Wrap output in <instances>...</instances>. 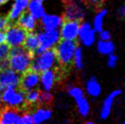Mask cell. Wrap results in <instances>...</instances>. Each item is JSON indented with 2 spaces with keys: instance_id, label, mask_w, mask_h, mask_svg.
Listing matches in <instances>:
<instances>
[{
  "instance_id": "obj_1",
  "label": "cell",
  "mask_w": 125,
  "mask_h": 124,
  "mask_svg": "<svg viewBox=\"0 0 125 124\" xmlns=\"http://www.w3.org/2000/svg\"><path fill=\"white\" fill-rule=\"evenodd\" d=\"M34 58V55L27 51L22 45L10 47L8 55L10 68L21 74L29 69L31 60Z\"/></svg>"
},
{
  "instance_id": "obj_2",
  "label": "cell",
  "mask_w": 125,
  "mask_h": 124,
  "mask_svg": "<svg viewBox=\"0 0 125 124\" xmlns=\"http://www.w3.org/2000/svg\"><path fill=\"white\" fill-rule=\"evenodd\" d=\"M77 41L66 40L61 38L54 47L58 65L61 68H68L73 66V56L77 47Z\"/></svg>"
},
{
  "instance_id": "obj_3",
  "label": "cell",
  "mask_w": 125,
  "mask_h": 124,
  "mask_svg": "<svg viewBox=\"0 0 125 124\" xmlns=\"http://www.w3.org/2000/svg\"><path fill=\"white\" fill-rule=\"evenodd\" d=\"M38 56V58L31 60L30 68L39 74L46 70L54 69L59 66L54 48L45 50L43 53L39 54Z\"/></svg>"
},
{
  "instance_id": "obj_4",
  "label": "cell",
  "mask_w": 125,
  "mask_h": 124,
  "mask_svg": "<svg viewBox=\"0 0 125 124\" xmlns=\"http://www.w3.org/2000/svg\"><path fill=\"white\" fill-rule=\"evenodd\" d=\"M38 48L36 50L35 56L38 55L39 54L43 53V51L52 48L57 44V43L61 39V35H60L59 29H54V30H50L39 32L38 34Z\"/></svg>"
},
{
  "instance_id": "obj_5",
  "label": "cell",
  "mask_w": 125,
  "mask_h": 124,
  "mask_svg": "<svg viewBox=\"0 0 125 124\" xmlns=\"http://www.w3.org/2000/svg\"><path fill=\"white\" fill-rule=\"evenodd\" d=\"M65 10L63 13L64 20L83 21L87 15V7L80 1L65 3Z\"/></svg>"
},
{
  "instance_id": "obj_6",
  "label": "cell",
  "mask_w": 125,
  "mask_h": 124,
  "mask_svg": "<svg viewBox=\"0 0 125 124\" xmlns=\"http://www.w3.org/2000/svg\"><path fill=\"white\" fill-rule=\"evenodd\" d=\"M77 41L83 47L90 48L97 41V32L93 28L91 22L83 20L80 22Z\"/></svg>"
},
{
  "instance_id": "obj_7",
  "label": "cell",
  "mask_w": 125,
  "mask_h": 124,
  "mask_svg": "<svg viewBox=\"0 0 125 124\" xmlns=\"http://www.w3.org/2000/svg\"><path fill=\"white\" fill-rule=\"evenodd\" d=\"M18 87H9L3 91L2 96V102L3 105L15 106L25 109V96ZM26 110V109H25Z\"/></svg>"
},
{
  "instance_id": "obj_8",
  "label": "cell",
  "mask_w": 125,
  "mask_h": 124,
  "mask_svg": "<svg viewBox=\"0 0 125 124\" xmlns=\"http://www.w3.org/2000/svg\"><path fill=\"white\" fill-rule=\"evenodd\" d=\"M122 94L123 90L121 88H116V89L111 91L104 98L99 111V117L100 120L105 121L110 117L112 111V107H113L117 99L119 96L122 95Z\"/></svg>"
},
{
  "instance_id": "obj_9",
  "label": "cell",
  "mask_w": 125,
  "mask_h": 124,
  "mask_svg": "<svg viewBox=\"0 0 125 124\" xmlns=\"http://www.w3.org/2000/svg\"><path fill=\"white\" fill-rule=\"evenodd\" d=\"M27 111L23 108L3 105L0 109V123H19L21 116Z\"/></svg>"
},
{
  "instance_id": "obj_10",
  "label": "cell",
  "mask_w": 125,
  "mask_h": 124,
  "mask_svg": "<svg viewBox=\"0 0 125 124\" xmlns=\"http://www.w3.org/2000/svg\"><path fill=\"white\" fill-rule=\"evenodd\" d=\"M5 33H6V41L5 42L8 43L10 47L22 45L27 35V31L24 30L21 27L17 25L15 22H14L9 27Z\"/></svg>"
},
{
  "instance_id": "obj_11",
  "label": "cell",
  "mask_w": 125,
  "mask_h": 124,
  "mask_svg": "<svg viewBox=\"0 0 125 124\" xmlns=\"http://www.w3.org/2000/svg\"><path fill=\"white\" fill-rule=\"evenodd\" d=\"M39 77V73L29 68L25 72L21 74L20 82H19V84L17 87L21 91H22L25 94V92L30 89H32L34 87H36L38 84Z\"/></svg>"
},
{
  "instance_id": "obj_12",
  "label": "cell",
  "mask_w": 125,
  "mask_h": 124,
  "mask_svg": "<svg viewBox=\"0 0 125 124\" xmlns=\"http://www.w3.org/2000/svg\"><path fill=\"white\" fill-rule=\"evenodd\" d=\"M80 22L77 20H64L61 27H60V35L61 38L66 40L77 41Z\"/></svg>"
},
{
  "instance_id": "obj_13",
  "label": "cell",
  "mask_w": 125,
  "mask_h": 124,
  "mask_svg": "<svg viewBox=\"0 0 125 124\" xmlns=\"http://www.w3.org/2000/svg\"><path fill=\"white\" fill-rule=\"evenodd\" d=\"M21 74L10 68L0 71V91H4L9 87H17Z\"/></svg>"
},
{
  "instance_id": "obj_14",
  "label": "cell",
  "mask_w": 125,
  "mask_h": 124,
  "mask_svg": "<svg viewBox=\"0 0 125 124\" xmlns=\"http://www.w3.org/2000/svg\"><path fill=\"white\" fill-rule=\"evenodd\" d=\"M83 90L85 94L90 99H98L102 94V87L99 80L95 76H92L88 78L84 83Z\"/></svg>"
},
{
  "instance_id": "obj_15",
  "label": "cell",
  "mask_w": 125,
  "mask_h": 124,
  "mask_svg": "<svg viewBox=\"0 0 125 124\" xmlns=\"http://www.w3.org/2000/svg\"><path fill=\"white\" fill-rule=\"evenodd\" d=\"M64 21L63 15H43L40 18V23L45 31L60 29Z\"/></svg>"
},
{
  "instance_id": "obj_16",
  "label": "cell",
  "mask_w": 125,
  "mask_h": 124,
  "mask_svg": "<svg viewBox=\"0 0 125 124\" xmlns=\"http://www.w3.org/2000/svg\"><path fill=\"white\" fill-rule=\"evenodd\" d=\"M57 68L49 69L40 73L41 81L43 86L46 91H50L53 88L56 83L59 80V73L57 71Z\"/></svg>"
},
{
  "instance_id": "obj_17",
  "label": "cell",
  "mask_w": 125,
  "mask_h": 124,
  "mask_svg": "<svg viewBox=\"0 0 125 124\" xmlns=\"http://www.w3.org/2000/svg\"><path fill=\"white\" fill-rule=\"evenodd\" d=\"M17 21L15 23L21 27L24 30H26L27 32H31L34 31L36 27V19L31 15L29 10H24L17 17Z\"/></svg>"
},
{
  "instance_id": "obj_18",
  "label": "cell",
  "mask_w": 125,
  "mask_h": 124,
  "mask_svg": "<svg viewBox=\"0 0 125 124\" xmlns=\"http://www.w3.org/2000/svg\"><path fill=\"white\" fill-rule=\"evenodd\" d=\"M76 103V108L78 115L81 118H87L89 116L91 113V105L89 99L86 97V94L82 97H79L74 99Z\"/></svg>"
},
{
  "instance_id": "obj_19",
  "label": "cell",
  "mask_w": 125,
  "mask_h": 124,
  "mask_svg": "<svg viewBox=\"0 0 125 124\" xmlns=\"http://www.w3.org/2000/svg\"><path fill=\"white\" fill-rule=\"evenodd\" d=\"M108 15V10L106 8H102L100 7L98 8V10L94 14L93 20L91 22L93 28L95 30L96 32H99L104 29V23H105V19Z\"/></svg>"
},
{
  "instance_id": "obj_20",
  "label": "cell",
  "mask_w": 125,
  "mask_h": 124,
  "mask_svg": "<svg viewBox=\"0 0 125 124\" xmlns=\"http://www.w3.org/2000/svg\"><path fill=\"white\" fill-rule=\"evenodd\" d=\"M96 49L100 55L107 56L112 53H115V43L111 40H100L96 41Z\"/></svg>"
},
{
  "instance_id": "obj_21",
  "label": "cell",
  "mask_w": 125,
  "mask_h": 124,
  "mask_svg": "<svg viewBox=\"0 0 125 124\" xmlns=\"http://www.w3.org/2000/svg\"><path fill=\"white\" fill-rule=\"evenodd\" d=\"M38 44L39 43H38V35L33 31L27 32V35H26L25 40L22 43V46L35 56V53H36V50L38 48Z\"/></svg>"
},
{
  "instance_id": "obj_22",
  "label": "cell",
  "mask_w": 125,
  "mask_h": 124,
  "mask_svg": "<svg viewBox=\"0 0 125 124\" xmlns=\"http://www.w3.org/2000/svg\"><path fill=\"white\" fill-rule=\"evenodd\" d=\"M30 0H15L11 10L8 15V19L11 22H13L17 17L20 15V14L26 9Z\"/></svg>"
},
{
  "instance_id": "obj_23",
  "label": "cell",
  "mask_w": 125,
  "mask_h": 124,
  "mask_svg": "<svg viewBox=\"0 0 125 124\" xmlns=\"http://www.w3.org/2000/svg\"><path fill=\"white\" fill-rule=\"evenodd\" d=\"M52 116V111L49 108H38L32 114L33 123H40L43 121H47Z\"/></svg>"
},
{
  "instance_id": "obj_24",
  "label": "cell",
  "mask_w": 125,
  "mask_h": 124,
  "mask_svg": "<svg viewBox=\"0 0 125 124\" xmlns=\"http://www.w3.org/2000/svg\"><path fill=\"white\" fill-rule=\"evenodd\" d=\"M27 6L29 12L35 19H40L45 14L44 8L42 5V3H40V2L32 0L28 3Z\"/></svg>"
},
{
  "instance_id": "obj_25",
  "label": "cell",
  "mask_w": 125,
  "mask_h": 124,
  "mask_svg": "<svg viewBox=\"0 0 125 124\" xmlns=\"http://www.w3.org/2000/svg\"><path fill=\"white\" fill-rule=\"evenodd\" d=\"M73 66L75 67L77 71H80L84 67V54L83 49L81 46L77 45V48L75 50L74 56H73Z\"/></svg>"
},
{
  "instance_id": "obj_26",
  "label": "cell",
  "mask_w": 125,
  "mask_h": 124,
  "mask_svg": "<svg viewBox=\"0 0 125 124\" xmlns=\"http://www.w3.org/2000/svg\"><path fill=\"white\" fill-rule=\"evenodd\" d=\"M66 90H67V93L73 98V99H76L79 97H82V96L85 95L84 93L83 88L80 86H77L75 84H68L66 86Z\"/></svg>"
},
{
  "instance_id": "obj_27",
  "label": "cell",
  "mask_w": 125,
  "mask_h": 124,
  "mask_svg": "<svg viewBox=\"0 0 125 124\" xmlns=\"http://www.w3.org/2000/svg\"><path fill=\"white\" fill-rule=\"evenodd\" d=\"M53 99H54V96L53 94L50 93L49 91H42L40 90L39 97H38V105H50L52 103Z\"/></svg>"
},
{
  "instance_id": "obj_28",
  "label": "cell",
  "mask_w": 125,
  "mask_h": 124,
  "mask_svg": "<svg viewBox=\"0 0 125 124\" xmlns=\"http://www.w3.org/2000/svg\"><path fill=\"white\" fill-rule=\"evenodd\" d=\"M118 64V56L115 53H112L106 56V66L111 69H114Z\"/></svg>"
},
{
  "instance_id": "obj_29",
  "label": "cell",
  "mask_w": 125,
  "mask_h": 124,
  "mask_svg": "<svg viewBox=\"0 0 125 124\" xmlns=\"http://www.w3.org/2000/svg\"><path fill=\"white\" fill-rule=\"evenodd\" d=\"M10 48V47L9 46L6 42H4L3 43H0V60L8 59Z\"/></svg>"
},
{
  "instance_id": "obj_30",
  "label": "cell",
  "mask_w": 125,
  "mask_h": 124,
  "mask_svg": "<svg viewBox=\"0 0 125 124\" xmlns=\"http://www.w3.org/2000/svg\"><path fill=\"white\" fill-rule=\"evenodd\" d=\"M14 22L10 21L7 16H0V31H5L6 32L9 27Z\"/></svg>"
},
{
  "instance_id": "obj_31",
  "label": "cell",
  "mask_w": 125,
  "mask_h": 124,
  "mask_svg": "<svg viewBox=\"0 0 125 124\" xmlns=\"http://www.w3.org/2000/svg\"><path fill=\"white\" fill-rule=\"evenodd\" d=\"M97 38L100 40H111L112 39V33L106 29H102L97 33Z\"/></svg>"
},
{
  "instance_id": "obj_32",
  "label": "cell",
  "mask_w": 125,
  "mask_h": 124,
  "mask_svg": "<svg viewBox=\"0 0 125 124\" xmlns=\"http://www.w3.org/2000/svg\"><path fill=\"white\" fill-rule=\"evenodd\" d=\"M19 123H21V124H31L33 123L32 121V116L30 114L29 112H26L23 116H21V118L20 119L19 121Z\"/></svg>"
},
{
  "instance_id": "obj_33",
  "label": "cell",
  "mask_w": 125,
  "mask_h": 124,
  "mask_svg": "<svg viewBox=\"0 0 125 124\" xmlns=\"http://www.w3.org/2000/svg\"><path fill=\"white\" fill-rule=\"evenodd\" d=\"M105 0H88V3L90 5L91 7L94 8H100L101 7V5L104 3Z\"/></svg>"
},
{
  "instance_id": "obj_34",
  "label": "cell",
  "mask_w": 125,
  "mask_h": 124,
  "mask_svg": "<svg viewBox=\"0 0 125 124\" xmlns=\"http://www.w3.org/2000/svg\"><path fill=\"white\" fill-rule=\"evenodd\" d=\"M117 15L119 18H125V3L118 7L117 10Z\"/></svg>"
},
{
  "instance_id": "obj_35",
  "label": "cell",
  "mask_w": 125,
  "mask_h": 124,
  "mask_svg": "<svg viewBox=\"0 0 125 124\" xmlns=\"http://www.w3.org/2000/svg\"><path fill=\"white\" fill-rule=\"evenodd\" d=\"M6 41V33L5 31H0V43H3Z\"/></svg>"
},
{
  "instance_id": "obj_36",
  "label": "cell",
  "mask_w": 125,
  "mask_h": 124,
  "mask_svg": "<svg viewBox=\"0 0 125 124\" xmlns=\"http://www.w3.org/2000/svg\"><path fill=\"white\" fill-rule=\"evenodd\" d=\"M84 123H85V124H94L95 122H94V120H86Z\"/></svg>"
},
{
  "instance_id": "obj_37",
  "label": "cell",
  "mask_w": 125,
  "mask_h": 124,
  "mask_svg": "<svg viewBox=\"0 0 125 124\" xmlns=\"http://www.w3.org/2000/svg\"><path fill=\"white\" fill-rule=\"evenodd\" d=\"M64 3H68V2H76V1H81V0H63Z\"/></svg>"
},
{
  "instance_id": "obj_38",
  "label": "cell",
  "mask_w": 125,
  "mask_h": 124,
  "mask_svg": "<svg viewBox=\"0 0 125 124\" xmlns=\"http://www.w3.org/2000/svg\"><path fill=\"white\" fill-rule=\"evenodd\" d=\"M9 0H0V5L3 4V3H5L6 2H8Z\"/></svg>"
},
{
  "instance_id": "obj_39",
  "label": "cell",
  "mask_w": 125,
  "mask_h": 124,
  "mask_svg": "<svg viewBox=\"0 0 125 124\" xmlns=\"http://www.w3.org/2000/svg\"><path fill=\"white\" fill-rule=\"evenodd\" d=\"M3 106V104H2V98H1V95H0V109Z\"/></svg>"
},
{
  "instance_id": "obj_40",
  "label": "cell",
  "mask_w": 125,
  "mask_h": 124,
  "mask_svg": "<svg viewBox=\"0 0 125 124\" xmlns=\"http://www.w3.org/2000/svg\"><path fill=\"white\" fill-rule=\"evenodd\" d=\"M35 1H38V2H40V3H42V2L44 1V0H35Z\"/></svg>"
},
{
  "instance_id": "obj_41",
  "label": "cell",
  "mask_w": 125,
  "mask_h": 124,
  "mask_svg": "<svg viewBox=\"0 0 125 124\" xmlns=\"http://www.w3.org/2000/svg\"><path fill=\"white\" fill-rule=\"evenodd\" d=\"M122 123H123V124H125V120H124V121L122 122Z\"/></svg>"
}]
</instances>
